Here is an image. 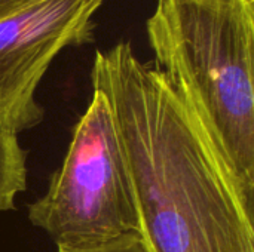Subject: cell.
<instances>
[{"mask_svg":"<svg viewBox=\"0 0 254 252\" xmlns=\"http://www.w3.org/2000/svg\"><path fill=\"white\" fill-rule=\"evenodd\" d=\"M91 82L113 111L150 252H254L253 205L162 71L122 42L95 53Z\"/></svg>","mask_w":254,"mask_h":252,"instance_id":"obj_1","label":"cell"},{"mask_svg":"<svg viewBox=\"0 0 254 252\" xmlns=\"http://www.w3.org/2000/svg\"><path fill=\"white\" fill-rule=\"evenodd\" d=\"M147 36L156 68L253 205L254 0H159Z\"/></svg>","mask_w":254,"mask_h":252,"instance_id":"obj_2","label":"cell"},{"mask_svg":"<svg viewBox=\"0 0 254 252\" xmlns=\"http://www.w3.org/2000/svg\"><path fill=\"white\" fill-rule=\"evenodd\" d=\"M28 220L58 250L88 248L128 233L140 235L115 116L98 89L74 126L64 162L46 193L28 206Z\"/></svg>","mask_w":254,"mask_h":252,"instance_id":"obj_3","label":"cell"},{"mask_svg":"<svg viewBox=\"0 0 254 252\" xmlns=\"http://www.w3.org/2000/svg\"><path fill=\"white\" fill-rule=\"evenodd\" d=\"M104 0H42L0 19V129L18 135L43 119L36 89L67 46L94 39Z\"/></svg>","mask_w":254,"mask_h":252,"instance_id":"obj_4","label":"cell"},{"mask_svg":"<svg viewBox=\"0 0 254 252\" xmlns=\"http://www.w3.org/2000/svg\"><path fill=\"white\" fill-rule=\"evenodd\" d=\"M27 187V151L15 134L0 129V211L15 208V198Z\"/></svg>","mask_w":254,"mask_h":252,"instance_id":"obj_5","label":"cell"},{"mask_svg":"<svg viewBox=\"0 0 254 252\" xmlns=\"http://www.w3.org/2000/svg\"><path fill=\"white\" fill-rule=\"evenodd\" d=\"M58 252H150V250L147 248L146 242L138 233H128L95 247L58 250Z\"/></svg>","mask_w":254,"mask_h":252,"instance_id":"obj_6","label":"cell"},{"mask_svg":"<svg viewBox=\"0 0 254 252\" xmlns=\"http://www.w3.org/2000/svg\"><path fill=\"white\" fill-rule=\"evenodd\" d=\"M39 1L42 0H0V19H4L27 7H31Z\"/></svg>","mask_w":254,"mask_h":252,"instance_id":"obj_7","label":"cell"}]
</instances>
